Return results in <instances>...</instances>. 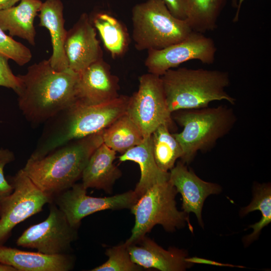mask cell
I'll return each instance as SVG.
<instances>
[{
    "mask_svg": "<svg viewBox=\"0 0 271 271\" xmlns=\"http://www.w3.org/2000/svg\"><path fill=\"white\" fill-rule=\"evenodd\" d=\"M20 87L18 105L29 121L49 120L76 101L78 73L70 69L58 71L48 60L35 63L24 75H18Z\"/></svg>",
    "mask_w": 271,
    "mask_h": 271,
    "instance_id": "cell-1",
    "label": "cell"
},
{
    "mask_svg": "<svg viewBox=\"0 0 271 271\" xmlns=\"http://www.w3.org/2000/svg\"><path fill=\"white\" fill-rule=\"evenodd\" d=\"M129 98L119 95L113 100L93 105L76 101L50 119L51 124L30 158H41L69 142L105 129L126 113Z\"/></svg>",
    "mask_w": 271,
    "mask_h": 271,
    "instance_id": "cell-2",
    "label": "cell"
},
{
    "mask_svg": "<svg viewBox=\"0 0 271 271\" xmlns=\"http://www.w3.org/2000/svg\"><path fill=\"white\" fill-rule=\"evenodd\" d=\"M103 130L69 142L39 159L29 158L22 169L42 191L51 195L70 188L81 177Z\"/></svg>",
    "mask_w": 271,
    "mask_h": 271,
    "instance_id": "cell-3",
    "label": "cell"
},
{
    "mask_svg": "<svg viewBox=\"0 0 271 271\" xmlns=\"http://www.w3.org/2000/svg\"><path fill=\"white\" fill-rule=\"evenodd\" d=\"M169 111L209 106L214 101L234 105L236 98L226 91L230 84L227 72L202 68L171 69L160 76Z\"/></svg>",
    "mask_w": 271,
    "mask_h": 271,
    "instance_id": "cell-4",
    "label": "cell"
},
{
    "mask_svg": "<svg viewBox=\"0 0 271 271\" xmlns=\"http://www.w3.org/2000/svg\"><path fill=\"white\" fill-rule=\"evenodd\" d=\"M173 119L183 127L173 133L180 144L181 161L191 162L198 152H206L233 129L237 120L233 109L226 105L180 110L172 113Z\"/></svg>",
    "mask_w": 271,
    "mask_h": 271,
    "instance_id": "cell-5",
    "label": "cell"
},
{
    "mask_svg": "<svg viewBox=\"0 0 271 271\" xmlns=\"http://www.w3.org/2000/svg\"><path fill=\"white\" fill-rule=\"evenodd\" d=\"M132 40L138 51L158 50L186 38L193 31L173 16L162 0H147L131 10Z\"/></svg>",
    "mask_w": 271,
    "mask_h": 271,
    "instance_id": "cell-6",
    "label": "cell"
},
{
    "mask_svg": "<svg viewBox=\"0 0 271 271\" xmlns=\"http://www.w3.org/2000/svg\"><path fill=\"white\" fill-rule=\"evenodd\" d=\"M177 193L168 180L152 186L137 200L130 208L135 223L131 236L125 242L127 245L137 242L158 224L167 231L173 232L184 227L187 223L193 232L188 214L177 208Z\"/></svg>",
    "mask_w": 271,
    "mask_h": 271,
    "instance_id": "cell-7",
    "label": "cell"
},
{
    "mask_svg": "<svg viewBox=\"0 0 271 271\" xmlns=\"http://www.w3.org/2000/svg\"><path fill=\"white\" fill-rule=\"evenodd\" d=\"M138 90L129 97L126 113L138 127L144 138L150 137L160 125L172 129L169 111L161 77L151 73L139 79Z\"/></svg>",
    "mask_w": 271,
    "mask_h": 271,
    "instance_id": "cell-8",
    "label": "cell"
},
{
    "mask_svg": "<svg viewBox=\"0 0 271 271\" xmlns=\"http://www.w3.org/2000/svg\"><path fill=\"white\" fill-rule=\"evenodd\" d=\"M8 181L13 191L0 201V245L7 241L17 225L41 211L53 199L40 190L22 169Z\"/></svg>",
    "mask_w": 271,
    "mask_h": 271,
    "instance_id": "cell-9",
    "label": "cell"
},
{
    "mask_svg": "<svg viewBox=\"0 0 271 271\" xmlns=\"http://www.w3.org/2000/svg\"><path fill=\"white\" fill-rule=\"evenodd\" d=\"M79 227L72 226L64 213L52 201L43 221L31 226L18 238V246L34 248L48 254L70 253Z\"/></svg>",
    "mask_w": 271,
    "mask_h": 271,
    "instance_id": "cell-10",
    "label": "cell"
},
{
    "mask_svg": "<svg viewBox=\"0 0 271 271\" xmlns=\"http://www.w3.org/2000/svg\"><path fill=\"white\" fill-rule=\"evenodd\" d=\"M216 51L212 39L192 31L177 43L161 50L148 51L145 65L149 73L161 76L168 70L191 60L212 64Z\"/></svg>",
    "mask_w": 271,
    "mask_h": 271,
    "instance_id": "cell-11",
    "label": "cell"
},
{
    "mask_svg": "<svg viewBox=\"0 0 271 271\" xmlns=\"http://www.w3.org/2000/svg\"><path fill=\"white\" fill-rule=\"evenodd\" d=\"M86 190L82 183H75L53 196L52 201L72 226L79 227L83 218L99 211L130 209L138 199L132 190L105 197L88 196Z\"/></svg>",
    "mask_w": 271,
    "mask_h": 271,
    "instance_id": "cell-12",
    "label": "cell"
},
{
    "mask_svg": "<svg viewBox=\"0 0 271 271\" xmlns=\"http://www.w3.org/2000/svg\"><path fill=\"white\" fill-rule=\"evenodd\" d=\"M90 18L82 14L67 32L64 50L68 68L79 73L103 58V52Z\"/></svg>",
    "mask_w": 271,
    "mask_h": 271,
    "instance_id": "cell-13",
    "label": "cell"
},
{
    "mask_svg": "<svg viewBox=\"0 0 271 271\" xmlns=\"http://www.w3.org/2000/svg\"><path fill=\"white\" fill-rule=\"evenodd\" d=\"M118 82L110 66L101 59L78 73L76 101L93 105L113 100L119 96Z\"/></svg>",
    "mask_w": 271,
    "mask_h": 271,
    "instance_id": "cell-14",
    "label": "cell"
},
{
    "mask_svg": "<svg viewBox=\"0 0 271 271\" xmlns=\"http://www.w3.org/2000/svg\"><path fill=\"white\" fill-rule=\"evenodd\" d=\"M169 173V181L182 197L183 211L188 214L194 213L199 224L203 227L202 210L204 202L209 195L220 193V186L202 180L181 160Z\"/></svg>",
    "mask_w": 271,
    "mask_h": 271,
    "instance_id": "cell-15",
    "label": "cell"
},
{
    "mask_svg": "<svg viewBox=\"0 0 271 271\" xmlns=\"http://www.w3.org/2000/svg\"><path fill=\"white\" fill-rule=\"evenodd\" d=\"M133 262L144 268L161 271H182L193 264L186 261L187 253L176 248L166 250L146 235L135 243L127 245Z\"/></svg>",
    "mask_w": 271,
    "mask_h": 271,
    "instance_id": "cell-16",
    "label": "cell"
},
{
    "mask_svg": "<svg viewBox=\"0 0 271 271\" xmlns=\"http://www.w3.org/2000/svg\"><path fill=\"white\" fill-rule=\"evenodd\" d=\"M74 262L70 253L48 254L0 245V263L17 271H69L73 268Z\"/></svg>",
    "mask_w": 271,
    "mask_h": 271,
    "instance_id": "cell-17",
    "label": "cell"
},
{
    "mask_svg": "<svg viewBox=\"0 0 271 271\" xmlns=\"http://www.w3.org/2000/svg\"><path fill=\"white\" fill-rule=\"evenodd\" d=\"M63 4L61 0H46L42 3L39 14V26L47 28L51 38L53 53L48 59L52 67L56 71L68 69L64 50L67 32L64 28Z\"/></svg>",
    "mask_w": 271,
    "mask_h": 271,
    "instance_id": "cell-18",
    "label": "cell"
},
{
    "mask_svg": "<svg viewBox=\"0 0 271 271\" xmlns=\"http://www.w3.org/2000/svg\"><path fill=\"white\" fill-rule=\"evenodd\" d=\"M116 153L103 143L95 149L81 175L82 184L85 188L112 192L113 185L121 175L120 170L114 164Z\"/></svg>",
    "mask_w": 271,
    "mask_h": 271,
    "instance_id": "cell-19",
    "label": "cell"
},
{
    "mask_svg": "<svg viewBox=\"0 0 271 271\" xmlns=\"http://www.w3.org/2000/svg\"><path fill=\"white\" fill-rule=\"evenodd\" d=\"M118 159L120 162L132 161L140 166L141 177L133 190L138 199L152 186L169 180L170 173L161 170L155 162L151 136L121 154Z\"/></svg>",
    "mask_w": 271,
    "mask_h": 271,
    "instance_id": "cell-20",
    "label": "cell"
},
{
    "mask_svg": "<svg viewBox=\"0 0 271 271\" xmlns=\"http://www.w3.org/2000/svg\"><path fill=\"white\" fill-rule=\"evenodd\" d=\"M42 3L40 0H21L18 6L0 11V27L11 37H19L35 46L34 22Z\"/></svg>",
    "mask_w": 271,
    "mask_h": 271,
    "instance_id": "cell-21",
    "label": "cell"
},
{
    "mask_svg": "<svg viewBox=\"0 0 271 271\" xmlns=\"http://www.w3.org/2000/svg\"><path fill=\"white\" fill-rule=\"evenodd\" d=\"M90 19L105 48L112 58L122 56L129 44V36L125 26L111 15L102 12L95 14Z\"/></svg>",
    "mask_w": 271,
    "mask_h": 271,
    "instance_id": "cell-22",
    "label": "cell"
},
{
    "mask_svg": "<svg viewBox=\"0 0 271 271\" xmlns=\"http://www.w3.org/2000/svg\"><path fill=\"white\" fill-rule=\"evenodd\" d=\"M186 21L193 31L204 33L217 27L226 0H184Z\"/></svg>",
    "mask_w": 271,
    "mask_h": 271,
    "instance_id": "cell-23",
    "label": "cell"
},
{
    "mask_svg": "<svg viewBox=\"0 0 271 271\" xmlns=\"http://www.w3.org/2000/svg\"><path fill=\"white\" fill-rule=\"evenodd\" d=\"M103 143L121 154L140 144L144 137L134 122L125 113L104 129Z\"/></svg>",
    "mask_w": 271,
    "mask_h": 271,
    "instance_id": "cell-24",
    "label": "cell"
},
{
    "mask_svg": "<svg viewBox=\"0 0 271 271\" xmlns=\"http://www.w3.org/2000/svg\"><path fill=\"white\" fill-rule=\"evenodd\" d=\"M152 145L154 157L158 167L169 172L177 159L182 156L181 147L165 125L159 126L152 134Z\"/></svg>",
    "mask_w": 271,
    "mask_h": 271,
    "instance_id": "cell-25",
    "label": "cell"
},
{
    "mask_svg": "<svg viewBox=\"0 0 271 271\" xmlns=\"http://www.w3.org/2000/svg\"><path fill=\"white\" fill-rule=\"evenodd\" d=\"M253 197L250 203L242 208L240 214L243 216L255 210L261 213L260 220L250 225L252 232L244 237V245H249L257 239L263 227L271 222V186L269 183L256 184L253 186Z\"/></svg>",
    "mask_w": 271,
    "mask_h": 271,
    "instance_id": "cell-26",
    "label": "cell"
},
{
    "mask_svg": "<svg viewBox=\"0 0 271 271\" xmlns=\"http://www.w3.org/2000/svg\"><path fill=\"white\" fill-rule=\"evenodd\" d=\"M105 254L108 258L91 271H139L143 267L133 262L125 243L107 248Z\"/></svg>",
    "mask_w": 271,
    "mask_h": 271,
    "instance_id": "cell-27",
    "label": "cell"
},
{
    "mask_svg": "<svg viewBox=\"0 0 271 271\" xmlns=\"http://www.w3.org/2000/svg\"><path fill=\"white\" fill-rule=\"evenodd\" d=\"M0 54L22 66L32 58L31 50L23 44L6 34L0 27Z\"/></svg>",
    "mask_w": 271,
    "mask_h": 271,
    "instance_id": "cell-28",
    "label": "cell"
},
{
    "mask_svg": "<svg viewBox=\"0 0 271 271\" xmlns=\"http://www.w3.org/2000/svg\"><path fill=\"white\" fill-rule=\"evenodd\" d=\"M15 160V155L8 149L0 148V201L10 195L13 191L12 186L6 179L4 169L9 163Z\"/></svg>",
    "mask_w": 271,
    "mask_h": 271,
    "instance_id": "cell-29",
    "label": "cell"
},
{
    "mask_svg": "<svg viewBox=\"0 0 271 271\" xmlns=\"http://www.w3.org/2000/svg\"><path fill=\"white\" fill-rule=\"evenodd\" d=\"M9 58L0 54V86L13 89L16 93L20 87L18 75L13 73L8 63Z\"/></svg>",
    "mask_w": 271,
    "mask_h": 271,
    "instance_id": "cell-30",
    "label": "cell"
},
{
    "mask_svg": "<svg viewBox=\"0 0 271 271\" xmlns=\"http://www.w3.org/2000/svg\"><path fill=\"white\" fill-rule=\"evenodd\" d=\"M162 1L173 16L180 20H186V10L184 0Z\"/></svg>",
    "mask_w": 271,
    "mask_h": 271,
    "instance_id": "cell-31",
    "label": "cell"
},
{
    "mask_svg": "<svg viewBox=\"0 0 271 271\" xmlns=\"http://www.w3.org/2000/svg\"><path fill=\"white\" fill-rule=\"evenodd\" d=\"M186 261L191 263H201V264H206L209 265H213L216 266H231V267H244L241 266H236L233 265L232 264H227V263H223L219 262H217L216 261H213L206 258H200L198 257H186Z\"/></svg>",
    "mask_w": 271,
    "mask_h": 271,
    "instance_id": "cell-32",
    "label": "cell"
},
{
    "mask_svg": "<svg viewBox=\"0 0 271 271\" xmlns=\"http://www.w3.org/2000/svg\"><path fill=\"white\" fill-rule=\"evenodd\" d=\"M232 7L236 9V12L234 18L233 19V22L236 23L238 21L239 13L242 7V3L244 0H230Z\"/></svg>",
    "mask_w": 271,
    "mask_h": 271,
    "instance_id": "cell-33",
    "label": "cell"
},
{
    "mask_svg": "<svg viewBox=\"0 0 271 271\" xmlns=\"http://www.w3.org/2000/svg\"><path fill=\"white\" fill-rule=\"evenodd\" d=\"M21 0H0V11L11 8Z\"/></svg>",
    "mask_w": 271,
    "mask_h": 271,
    "instance_id": "cell-34",
    "label": "cell"
},
{
    "mask_svg": "<svg viewBox=\"0 0 271 271\" xmlns=\"http://www.w3.org/2000/svg\"><path fill=\"white\" fill-rule=\"evenodd\" d=\"M0 271H17L14 267L0 263Z\"/></svg>",
    "mask_w": 271,
    "mask_h": 271,
    "instance_id": "cell-35",
    "label": "cell"
}]
</instances>
